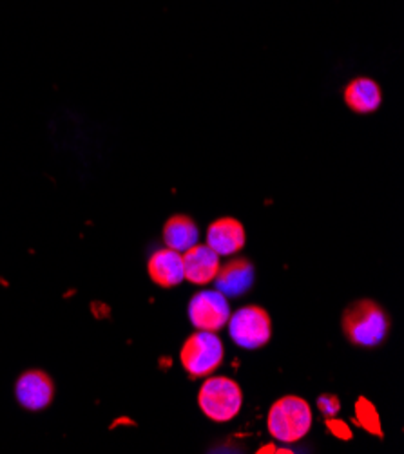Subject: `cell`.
<instances>
[{
	"instance_id": "obj_4",
	"label": "cell",
	"mask_w": 404,
	"mask_h": 454,
	"mask_svg": "<svg viewBox=\"0 0 404 454\" xmlns=\"http://www.w3.org/2000/svg\"><path fill=\"white\" fill-rule=\"evenodd\" d=\"M221 339L212 332L196 330L182 346L179 351V362L191 379H205L212 375L223 362Z\"/></svg>"
},
{
	"instance_id": "obj_6",
	"label": "cell",
	"mask_w": 404,
	"mask_h": 454,
	"mask_svg": "<svg viewBox=\"0 0 404 454\" xmlns=\"http://www.w3.org/2000/svg\"><path fill=\"white\" fill-rule=\"evenodd\" d=\"M189 319L196 330L218 333L226 328L231 317V304L227 297L218 290H202L189 301Z\"/></svg>"
},
{
	"instance_id": "obj_8",
	"label": "cell",
	"mask_w": 404,
	"mask_h": 454,
	"mask_svg": "<svg viewBox=\"0 0 404 454\" xmlns=\"http://www.w3.org/2000/svg\"><path fill=\"white\" fill-rule=\"evenodd\" d=\"M254 278V264L249 259L236 257L227 264L219 266L212 283L216 285V290L226 297H242L252 288Z\"/></svg>"
},
{
	"instance_id": "obj_2",
	"label": "cell",
	"mask_w": 404,
	"mask_h": 454,
	"mask_svg": "<svg viewBox=\"0 0 404 454\" xmlns=\"http://www.w3.org/2000/svg\"><path fill=\"white\" fill-rule=\"evenodd\" d=\"M312 427V407L296 395L276 400L266 417V429L271 436L283 443L303 440Z\"/></svg>"
},
{
	"instance_id": "obj_15",
	"label": "cell",
	"mask_w": 404,
	"mask_h": 454,
	"mask_svg": "<svg viewBox=\"0 0 404 454\" xmlns=\"http://www.w3.org/2000/svg\"><path fill=\"white\" fill-rule=\"evenodd\" d=\"M318 410L321 411V415L325 419H334L339 413V410H341V402H339V398L336 395L325 393V395H321L318 398Z\"/></svg>"
},
{
	"instance_id": "obj_10",
	"label": "cell",
	"mask_w": 404,
	"mask_h": 454,
	"mask_svg": "<svg viewBox=\"0 0 404 454\" xmlns=\"http://www.w3.org/2000/svg\"><path fill=\"white\" fill-rule=\"evenodd\" d=\"M147 274L151 281L160 288H174L178 285H182L186 281L182 254L170 248L156 250L149 257Z\"/></svg>"
},
{
	"instance_id": "obj_13",
	"label": "cell",
	"mask_w": 404,
	"mask_h": 454,
	"mask_svg": "<svg viewBox=\"0 0 404 454\" xmlns=\"http://www.w3.org/2000/svg\"><path fill=\"white\" fill-rule=\"evenodd\" d=\"M200 231L193 217L186 214L170 215L163 226V243L167 248L179 254L187 252L191 247L198 245Z\"/></svg>"
},
{
	"instance_id": "obj_1",
	"label": "cell",
	"mask_w": 404,
	"mask_h": 454,
	"mask_svg": "<svg viewBox=\"0 0 404 454\" xmlns=\"http://www.w3.org/2000/svg\"><path fill=\"white\" fill-rule=\"evenodd\" d=\"M343 332L353 346L376 348L390 332V317L376 301H355L343 313Z\"/></svg>"
},
{
	"instance_id": "obj_9",
	"label": "cell",
	"mask_w": 404,
	"mask_h": 454,
	"mask_svg": "<svg viewBox=\"0 0 404 454\" xmlns=\"http://www.w3.org/2000/svg\"><path fill=\"white\" fill-rule=\"evenodd\" d=\"M247 243L245 226L236 217H219L207 229V247L218 255H234Z\"/></svg>"
},
{
	"instance_id": "obj_5",
	"label": "cell",
	"mask_w": 404,
	"mask_h": 454,
	"mask_svg": "<svg viewBox=\"0 0 404 454\" xmlns=\"http://www.w3.org/2000/svg\"><path fill=\"white\" fill-rule=\"evenodd\" d=\"M227 328L234 344L250 351L266 346L273 337L271 315L256 304L240 308L238 311L231 313Z\"/></svg>"
},
{
	"instance_id": "obj_11",
	"label": "cell",
	"mask_w": 404,
	"mask_h": 454,
	"mask_svg": "<svg viewBox=\"0 0 404 454\" xmlns=\"http://www.w3.org/2000/svg\"><path fill=\"white\" fill-rule=\"evenodd\" d=\"M186 281L205 286L214 281L218 270L221 266L219 255L207 245H194L182 254Z\"/></svg>"
},
{
	"instance_id": "obj_12",
	"label": "cell",
	"mask_w": 404,
	"mask_h": 454,
	"mask_svg": "<svg viewBox=\"0 0 404 454\" xmlns=\"http://www.w3.org/2000/svg\"><path fill=\"white\" fill-rule=\"evenodd\" d=\"M381 87L372 78H355L345 87V104L357 114H370L381 107Z\"/></svg>"
},
{
	"instance_id": "obj_14",
	"label": "cell",
	"mask_w": 404,
	"mask_h": 454,
	"mask_svg": "<svg viewBox=\"0 0 404 454\" xmlns=\"http://www.w3.org/2000/svg\"><path fill=\"white\" fill-rule=\"evenodd\" d=\"M355 420L359 426L367 429L368 433H372L374 436H379V438L383 436L379 413L376 410V405L365 396H359L355 402Z\"/></svg>"
},
{
	"instance_id": "obj_16",
	"label": "cell",
	"mask_w": 404,
	"mask_h": 454,
	"mask_svg": "<svg viewBox=\"0 0 404 454\" xmlns=\"http://www.w3.org/2000/svg\"><path fill=\"white\" fill-rule=\"evenodd\" d=\"M327 427H329V431L334 436H337L341 440H350L352 438V431H350L348 424L343 422V420H337L336 417L334 419H327Z\"/></svg>"
},
{
	"instance_id": "obj_3",
	"label": "cell",
	"mask_w": 404,
	"mask_h": 454,
	"mask_svg": "<svg viewBox=\"0 0 404 454\" xmlns=\"http://www.w3.org/2000/svg\"><path fill=\"white\" fill-rule=\"evenodd\" d=\"M198 405L202 413L218 424L234 420L243 405V391L240 384L229 377L209 375L200 387Z\"/></svg>"
},
{
	"instance_id": "obj_7",
	"label": "cell",
	"mask_w": 404,
	"mask_h": 454,
	"mask_svg": "<svg viewBox=\"0 0 404 454\" xmlns=\"http://www.w3.org/2000/svg\"><path fill=\"white\" fill-rule=\"evenodd\" d=\"M55 396V384L48 373L29 370L15 382V398L28 411H42L50 407Z\"/></svg>"
}]
</instances>
